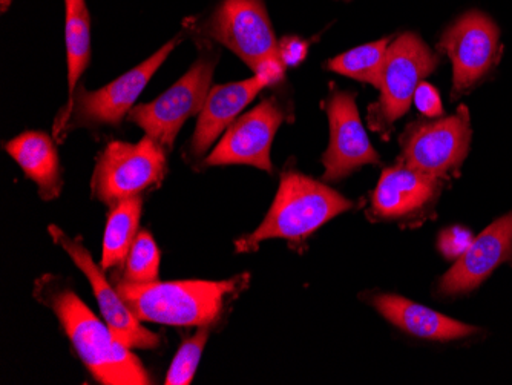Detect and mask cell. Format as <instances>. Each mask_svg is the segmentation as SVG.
Instances as JSON below:
<instances>
[{"instance_id": "cell-1", "label": "cell", "mask_w": 512, "mask_h": 385, "mask_svg": "<svg viewBox=\"0 0 512 385\" xmlns=\"http://www.w3.org/2000/svg\"><path fill=\"white\" fill-rule=\"evenodd\" d=\"M34 298L53 310L77 355L97 381L106 385L151 384L140 359L91 312L63 278L43 275L34 286Z\"/></svg>"}, {"instance_id": "cell-2", "label": "cell", "mask_w": 512, "mask_h": 385, "mask_svg": "<svg viewBox=\"0 0 512 385\" xmlns=\"http://www.w3.org/2000/svg\"><path fill=\"white\" fill-rule=\"evenodd\" d=\"M249 286V275L226 281L117 283L120 297L140 321L177 327L214 326Z\"/></svg>"}, {"instance_id": "cell-3", "label": "cell", "mask_w": 512, "mask_h": 385, "mask_svg": "<svg viewBox=\"0 0 512 385\" xmlns=\"http://www.w3.org/2000/svg\"><path fill=\"white\" fill-rule=\"evenodd\" d=\"M356 206L344 195L301 172H283L272 208L260 228L235 241V252L256 251L263 241L272 238L306 240L325 223Z\"/></svg>"}, {"instance_id": "cell-4", "label": "cell", "mask_w": 512, "mask_h": 385, "mask_svg": "<svg viewBox=\"0 0 512 385\" xmlns=\"http://www.w3.org/2000/svg\"><path fill=\"white\" fill-rule=\"evenodd\" d=\"M439 56L413 33L402 34L394 40L385 56L381 76V96L368 108V125L387 137L394 122L407 114L417 86L434 73Z\"/></svg>"}, {"instance_id": "cell-5", "label": "cell", "mask_w": 512, "mask_h": 385, "mask_svg": "<svg viewBox=\"0 0 512 385\" xmlns=\"http://www.w3.org/2000/svg\"><path fill=\"white\" fill-rule=\"evenodd\" d=\"M166 149L146 135L135 143L112 142L97 160L92 175V197L114 208L120 201L142 197L160 185L168 171Z\"/></svg>"}, {"instance_id": "cell-6", "label": "cell", "mask_w": 512, "mask_h": 385, "mask_svg": "<svg viewBox=\"0 0 512 385\" xmlns=\"http://www.w3.org/2000/svg\"><path fill=\"white\" fill-rule=\"evenodd\" d=\"M178 42L180 37H175L148 60L135 66L134 70L128 71L102 89H77L73 100L68 103L54 125L56 139L59 140L66 129L79 126H117L122 123L123 117L131 112L135 100L143 93L151 77L168 59Z\"/></svg>"}, {"instance_id": "cell-7", "label": "cell", "mask_w": 512, "mask_h": 385, "mask_svg": "<svg viewBox=\"0 0 512 385\" xmlns=\"http://www.w3.org/2000/svg\"><path fill=\"white\" fill-rule=\"evenodd\" d=\"M470 112L465 105L447 119L419 120L402 134V163L433 177L459 171L471 143Z\"/></svg>"}, {"instance_id": "cell-8", "label": "cell", "mask_w": 512, "mask_h": 385, "mask_svg": "<svg viewBox=\"0 0 512 385\" xmlns=\"http://www.w3.org/2000/svg\"><path fill=\"white\" fill-rule=\"evenodd\" d=\"M214 70L215 59L203 57L154 102L131 109L128 119L171 151L184 122L203 109Z\"/></svg>"}, {"instance_id": "cell-9", "label": "cell", "mask_w": 512, "mask_h": 385, "mask_svg": "<svg viewBox=\"0 0 512 385\" xmlns=\"http://www.w3.org/2000/svg\"><path fill=\"white\" fill-rule=\"evenodd\" d=\"M439 50L453 63L454 100L470 93L493 71L502 57L500 31L493 19L470 11L454 22L440 39Z\"/></svg>"}, {"instance_id": "cell-10", "label": "cell", "mask_w": 512, "mask_h": 385, "mask_svg": "<svg viewBox=\"0 0 512 385\" xmlns=\"http://www.w3.org/2000/svg\"><path fill=\"white\" fill-rule=\"evenodd\" d=\"M207 36L234 51L253 71L270 57H279L263 0H224L204 27Z\"/></svg>"}, {"instance_id": "cell-11", "label": "cell", "mask_w": 512, "mask_h": 385, "mask_svg": "<svg viewBox=\"0 0 512 385\" xmlns=\"http://www.w3.org/2000/svg\"><path fill=\"white\" fill-rule=\"evenodd\" d=\"M284 119L286 111L276 97L263 100L229 126L204 166L249 165L272 172L270 148Z\"/></svg>"}, {"instance_id": "cell-12", "label": "cell", "mask_w": 512, "mask_h": 385, "mask_svg": "<svg viewBox=\"0 0 512 385\" xmlns=\"http://www.w3.org/2000/svg\"><path fill=\"white\" fill-rule=\"evenodd\" d=\"M48 232H50L54 243L62 247L63 251L88 278L92 292L96 295L97 303H99L100 312L114 335L129 349H158L161 343L160 336L155 335L140 323L137 316L131 312L123 298L120 297L119 290L112 289L111 284L103 275V270L94 263L88 249L80 243V240L69 237L57 226H50Z\"/></svg>"}, {"instance_id": "cell-13", "label": "cell", "mask_w": 512, "mask_h": 385, "mask_svg": "<svg viewBox=\"0 0 512 385\" xmlns=\"http://www.w3.org/2000/svg\"><path fill=\"white\" fill-rule=\"evenodd\" d=\"M444 178L399 163L382 172L371 198V218L417 224L427 220L444 189Z\"/></svg>"}, {"instance_id": "cell-14", "label": "cell", "mask_w": 512, "mask_h": 385, "mask_svg": "<svg viewBox=\"0 0 512 385\" xmlns=\"http://www.w3.org/2000/svg\"><path fill=\"white\" fill-rule=\"evenodd\" d=\"M327 116L330 143L322 157L325 181H339L362 166L378 165L379 155L359 119L355 94L335 91L327 102Z\"/></svg>"}, {"instance_id": "cell-15", "label": "cell", "mask_w": 512, "mask_h": 385, "mask_svg": "<svg viewBox=\"0 0 512 385\" xmlns=\"http://www.w3.org/2000/svg\"><path fill=\"white\" fill-rule=\"evenodd\" d=\"M503 263H512V211L490 224L437 283V295L454 298L476 290Z\"/></svg>"}, {"instance_id": "cell-16", "label": "cell", "mask_w": 512, "mask_h": 385, "mask_svg": "<svg viewBox=\"0 0 512 385\" xmlns=\"http://www.w3.org/2000/svg\"><path fill=\"white\" fill-rule=\"evenodd\" d=\"M370 303L393 326L417 338L448 343V341L470 338L479 332L477 327L460 323L398 295L376 293L370 298Z\"/></svg>"}, {"instance_id": "cell-17", "label": "cell", "mask_w": 512, "mask_h": 385, "mask_svg": "<svg viewBox=\"0 0 512 385\" xmlns=\"http://www.w3.org/2000/svg\"><path fill=\"white\" fill-rule=\"evenodd\" d=\"M263 88V83L256 76L243 82L227 83L212 88L207 94L206 103L201 109L200 119L189 145L192 157H201L211 148L221 132L235 122L238 114Z\"/></svg>"}, {"instance_id": "cell-18", "label": "cell", "mask_w": 512, "mask_h": 385, "mask_svg": "<svg viewBox=\"0 0 512 385\" xmlns=\"http://www.w3.org/2000/svg\"><path fill=\"white\" fill-rule=\"evenodd\" d=\"M8 154L17 165L36 183L42 200L51 201L62 192L59 155L50 135L30 131L17 135L5 145Z\"/></svg>"}, {"instance_id": "cell-19", "label": "cell", "mask_w": 512, "mask_h": 385, "mask_svg": "<svg viewBox=\"0 0 512 385\" xmlns=\"http://www.w3.org/2000/svg\"><path fill=\"white\" fill-rule=\"evenodd\" d=\"M142 208V197L128 198L112 208L103 237V269L108 270L125 264L132 243L138 235Z\"/></svg>"}, {"instance_id": "cell-20", "label": "cell", "mask_w": 512, "mask_h": 385, "mask_svg": "<svg viewBox=\"0 0 512 385\" xmlns=\"http://www.w3.org/2000/svg\"><path fill=\"white\" fill-rule=\"evenodd\" d=\"M66 54H68L69 102L76 93L80 76L85 73L91 57L89 13L85 0H65ZM68 102V103H69Z\"/></svg>"}, {"instance_id": "cell-21", "label": "cell", "mask_w": 512, "mask_h": 385, "mask_svg": "<svg viewBox=\"0 0 512 385\" xmlns=\"http://www.w3.org/2000/svg\"><path fill=\"white\" fill-rule=\"evenodd\" d=\"M388 39L368 43L355 50L347 51L341 56L327 62V68L342 76L359 82L370 83L379 88L381 85L382 70H384L385 56H387Z\"/></svg>"}, {"instance_id": "cell-22", "label": "cell", "mask_w": 512, "mask_h": 385, "mask_svg": "<svg viewBox=\"0 0 512 385\" xmlns=\"http://www.w3.org/2000/svg\"><path fill=\"white\" fill-rule=\"evenodd\" d=\"M160 275V249L149 232H138L125 261L122 281L129 284H149Z\"/></svg>"}, {"instance_id": "cell-23", "label": "cell", "mask_w": 512, "mask_h": 385, "mask_svg": "<svg viewBox=\"0 0 512 385\" xmlns=\"http://www.w3.org/2000/svg\"><path fill=\"white\" fill-rule=\"evenodd\" d=\"M209 335H211V326H203L194 336L181 344L171 367H169L168 375H166V385L191 384Z\"/></svg>"}, {"instance_id": "cell-24", "label": "cell", "mask_w": 512, "mask_h": 385, "mask_svg": "<svg viewBox=\"0 0 512 385\" xmlns=\"http://www.w3.org/2000/svg\"><path fill=\"white\" fill-rule=\"evenodd\" d=\"M473 235L467 229L453 228L442 232L439 237V251L450 258L457 260L467 252L468 247L473 243Z\"/></svg>"}, {"instance_id": "cell-25", "label": "cell", "mask_w": 512, "mask_h": 385, "mask_svg": "<svg viewBox=\"0 0 512 385\" xmlns=\"http://www.w3.org/2000/svg\"><path fill=\"white\" fill-rule=\"evenodd\" d=\"M414 102H416L417 109L424 116L431 117V119L444 114V106H442L439 93L430 83L422 82L421 85L417 86Z\"/></svg>"}, {"instance_id": "cell-26", "label": "cell", "mask_w": 512, "mask_h": 385, "mask_svg": "<svg viewBox=\"0 0 512 385\" xmlns=\"http://www.w3.org/2000/svg\"><path fill=\"white\" fill-rule=\"evenodd\" d=\"M307 45L306 40L299 39V37H284L281 42L278 43V54L279 59L283 60L286 66H296L307 57Z\"/></svg>"}, {"instance_id": "cell-27", "label": "cell", "mask_w": 512, "mask_h": 385, "mask_svg": "<svg viewBox=\"0 0 512 385\" xmlns=\"http://www.w3.org/2000/svg\"><path fill=\"white\" fill-rule=\"evenodd\" d=\"M284 68H286V65H284L283 60L279 57H270V59L264 60L253 73L261 80L264 88H267V86L275 85L283 79Z\"/></svg>"}]
</instances>
